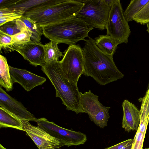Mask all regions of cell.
I'll return each instance as SVG.
<instances>
[{"label": "cell", "instance_id": "obj_1", "mask_svg": "<svg viewBox=\"0 0 149 149\" xmlns=\"http://www.w3.org/2000/svg\"><path fill=\"white\" fill-rule=\"evenodd\" d=\"M83 48L84 61L83 74L93 78L97 83L105 85L123 78L124 74L116 65L112 56L102 52L90 37L85 39Z\"/></svg>", "mask_w": 149, "mask_h": 149}, {"label": "cell", "instance_id": "obj_2", "mask_svg": "<svg viewBox=\"0 0 149 149\" xmlns=\"http://www.w3.org/2000/svg\"><path fill=\"white\" fill-rule=\"evenodd\" d=\"M83 5L82 0H47L24 15L42 27L75 17Z\"/></svg>", "mask_w": 149, "mask_h": 149}, {"label": "cell", "instance_id": "obj_3", "mask_svg": "<svg viewBox=\"0 0 149 149\" xmlns=\"http://www.w3.org/2000/svg\"><path fill=\"white\" fill-rule=\"evenodd\" d=\"M58 61L45 64L41 66V70L54 86L56 97L61 100L66 109L74 111L77 114L84 113L81 108L80 92L77 84L66 77Z\"/></svg>", "mask_w": 149, "mask_h": 149}, {"label": "cell", "instance_id": "obj_4", "mask_svg": "<svg viewBox=\"0 0 149 149\" xmlns=\"http://www.w3.org/2000/svg\"><path fill=\"white\" fill-rule=\"evenodd\" d=\"M43 35L51 41L58 44L75 45L88 37L94 28L76 17L42 27Z\"/></svg>", "mask_w": 149, "mask_h": 149}, {"label": "cell", "instance_id": "obj_5", "mask_svg": "<svg viewBox=\"0 0 149 149\" xmlns=\"http://www.w3.org/2000/svg\"><path fill=\"white\" fill-rule=\"evenodd\" d=\"M83 5L76 17L94 28L106 29L111 6L104 0H82Z\"/></svg>", "mask_w": 149, "mask_h": 149}, {"label": "cell", "instance_id": "obj_6", "mask_svg": "<svg viewBox=\"0 0 149 149\" xmlns=\"http://www.w3.org/2000/svg\"><path fill=\"white\" fill-rule=\"evenodd\" d=\"M63 53V58L58 61L60 67L66 77L77 84L84 70L83 49L79 45H70Z\"/></svg>", "mask_w": 149, "mask_h": 149}, {"label": "cell", "instance_id": "obj_7", "mask_svg": "<svg viewBox=\"0 0 149 149\" xmlns=\"http://www.w3.org/2000/svg\"><path fill=\"white\" fill-rule=\"evenodd\" d=\"M128 22L125 19L120 0L111 6L107 22V34L119 42L127 43L131 34Z\"/></svg>", "mask_w": 149, "mask_h": 149}, {"label": "cell", "instance_id": "obj_8", "mask_svg": "<svg viewBox=\"0 0 149 149\" xmlns=\"http://www.w3.org/2000/svg\"><path fill=\"white\" fill-rule=\"evenodd\" d=\"M81 108L87 113L90 120L101 128L107 125L110 117L109 111L110 107L103 106L98 100L99 97L90 90L84 93L80 92Z\"/></svg>", "mask_w": 149, "mask_h": 149}, {"label": "cell", "instance_id": "obj_9", "mask_svg": "<svg viewBox=\"0 0 149 149\" xmlns=\"http://www.w3.org/2000/svg\"><path fill=\"white\" fill-rule=\"evenodd\" d=\"M36 123L38 126L59 139L63 146L69 147L83 144L87 140L85 134L60 127L45 118L38 119Z\"/></svg>", "mask_w": 149, "mask_h": 149}, {"label": "cell", "instance_id": "obj_10", "mask_svg": "<svg viewBox=\"0 0 149 149\" xmlns=\"http://www.w3.org/2000/svg\"><path fill=\"white\" fill-rule=\"evenodd\" d=\"M0 106L21 121L36 122L38 119L27 110L21 102L8 94L1 86Z\"/></svg>", "mask_w": 149, "mask_h": 149}, {"label": "cell", "instance_id": "obj_11", "mask_svg": "<svg viewBox=\"0 0 149 149\" xmlns=\"http://www.w3.org/2000/svg\"><path fill=\"white\" fill-rule=\"evenodd\" d=\"M21 121L24 131L31 139L38 149L49 147L58 146L60 148L63 146L59 139L52 136L42 129L32 125L29 121Z\"/></svg>", "mask_w": 149, "mask_h": 149}, {"label": "cell", "instance_id": "obj_12", "mask_svg": "<svg viewBox=\"0 0 149 149\" xmlns=\"http://www.w3.org/2000/svg\"><path fill=\"white\" fill-rule=\"evenodd\" d=\"M10 71L13 84H19L27 91L42 85L46 81L45 77L38 75L26 70L9 65Z\"/></svg>", "mask_w": 149, "mask_h": 149}, {"label": "cell", "instance_id": "obj_13", "mask_svg": "<svg viewBox=\"0 0 149 149\" xmlns=\"http://www.w3.org/2000/svg\"><path fill=\"white\" fill-rule=\"evenodd\" d=\"M15 51L21 54L30 64L35 67L45 64L44 45L41 42L31 40Z\"/></svg>", "mask_w": 149, "mask_h": 149}, {"label": "cell", "instance_id": "obj_14", "mask_svg": "<svg viewBox=\"0 0 149 149\" xmlns=\"http://www.w3.org/2000/svg\"><path fill=\"white\" fill-rule=\"evenodd\" d=\"M123 117L122 126L128 132L137 130L141 120V113L137 107L127 100L122 104Z\"/></svg>", "mask_w": 149, "mask_h": 149}, {"label": "cell", "instance_id": "obj_15", "mask_svg": "<svg viewBox=\"0 0 149 149\" xmlns=\"http://www.w3.org/2000/svg\"><path fill=\"white\" fill-rule=\"evenodd\" d=\"M41 0H0V8H7L15 11L25 12L30 9L46 2Z\"/></svg>", "mask_w": 149, "mask_h": 149}, {"label": "cell", "instance_id": "obj_16", "mask_svg": "<svg viewBox=\"0 0 149 149\" xmlns=\"http://www.w3.org/2000/svg\"><path fill=\"white\" fill-rule=\"evenodd\" d=\"M94 42L97 47L102 52L113 56L118 45L121 44L110 36L100 35L95 38Z\"/></svg>", "mask_w": 149, "mask_h": 149}, {"label": "cell", "instance_id": "obj_17", "mask_svg": "<svg viewBox=\"0 0 149 149\" xmlns=\"http://www.w3.org/2000/svg\"><path fill=\"white\" fill-rule=\"evenodd\" d=\"M19 19L23 27L29 33L31 40L40 42L41 36L43 35L42 27L31 19L24 15Z\"/></svg>", "mask_w": 149, "mask_h": 149}, {"label": "cell", "instance_id": "obj_18", "mask_svg": "<svg viewBox=\"0 0 149 149\" xmlns=\"http://www.w3.org/2000/svg\"><path fill=\"white\" fill-rule=\"evenodd\" d=\"M8 127L24 131L22 121L0 107V128Z\"/></svg>", "mask_w": 149, "mask_h": 149}, {"label": "cell", "instance_id": "obj_19", "mask_svg": "<svg viewBox=\"0 0 149 149\" xmlns=\"http://www.w3.org/2000/svg\"><path fill=\"white\" fill-rule=\"evenodd\" d=\"M0 85L5 88L6 91L13 89V84L10 71L9 65L6 57L0 55Z\"/></svg>", "mask_w": 149, "mask_h": 149}, {"label": "cell", "instance_id": "obj_20", "mask_svg": "<svg viewBox=\"0 0 149 149\" xmlns=\"http://www.w3.org/2000/svg\"><path fill=\"white\" fill-rule=\"evenodd\" d=\"M149 122V116L141 115L139 125L133 139L131 149H143V143Z\"/></svg>", "mask_w": 149, "mask_h": 149}, {"label": "cell", "instance_id": "obj_21", "mask_svg": "<svg viewBox=\"0 0 149 149\" xmlns=\"http://www.w3.org/2000/svg\"><path fill=\"white\" fill-rule=\"evenodd\" d=\"M58 44L50 41L44 45L45 64L59 61V59L63 55L58 47Z\"/></svg>", "mask_w": 149, "mask_h": 149}, {"label": "cell", "instance_id": "obj_22", "mask_svg": "<svg viewBox=\"0 0 149 149\" xmlns=\"http://www.w3.org/2000/svg\"><path fill=\"white\" fill-rule=\"evenodd\" d=\"M149 1V0H132L123 13L124 16L128 22L133 20L134 16Z\"/></svg>", "mask_w": 149, "mask_h": 149}, {"label": "cell", "instance_id": "obj_23", "mask_svg": "<svg viewBox=\"0 0 149 149\" xmlns=\"http://www.w3.org/2000/svg\"><path fill=\"white\" fill-rule=\"evenodd\" d=\"M25 29L12 36L13 51L18 47L22 46L31 40V36L28 31Z\"/></svg>", "mask_w": 149, "mask_h": 149}, {"label": "cell", "instance_id": "obj_24", "mask_svg": "<svg viewBox=\"0 0 149 149\" xmlns=\"http://www.w3.org/2000/svg\"><path fill=\"white\" fill-rule=\"evenodd\" d=\"M25 13L24 12L14 11L7 8H0V26L20 18Z\"/></svg>", "mask_w": 149, "mask_h": 149}, {"label": "cell", "instance_id": "obj_25", "mask_svg": "<svg viewBox=\"0 0 149 149\" xmlns=\"http://www.w3.org/2000/svg\"><path fill=\"white\" fill-rule=\"evenodd\" d=\"M0 31L11 36L21 31L16 19L8 22L0 26Z\"/></svg>", "mask_w": 149, "mask_h": 149}, {"label": "cell", "instance_id": "obj_26", "mask_svg": "<svg viewBox=\"0 0 149 149\" xmlns=\"http://www.w3.org/2000/svg\"><path fill=\"white\" fill-rule=\"evenodd\" d=\"M133 20L142 25L149 23V1L134 16Z\"/></svg>", "mask_w": 149, "mask_h": 149}, {"label": "cell", "instance_id": "obj_27", "mask_svg": "<svg viewBox=\"0 0 149 149\" xmlns=\"http://www.w3.org/2000/svg\"><path fill=\"white\" fill-rule=\"evenodd\" d=\"M12 36L0 31V49L13 51Z\"/></svg>", "mask_w": 149, "mask_h": 149}, {"label": "cell", "instance_id": "obj_28", "mask_svg": "<svg viewBox=\"0 0 149 149\" xmlns=\"http://www.w3.org/2000/svg\"><path fill=\"white\" fill-rule=\"evenodd\" d=\"M140 101L141 102L140 110L141 115L146 117L149 116V88L147 89L145 95Z\"/></svg>", "mask_w": 149, "mask_h": 149}, {"label": "cell", "instance_id": "obj_29", "mask_svg": "<svg viewBox=\"0 0 149 149\" xmlns=\"http://www.w3.org/2000/svg\"><path fill=\"white\" fill-rule=\"evenodd\" d=\"M133 141V139H128L114 146L106 148L104 149H121Z\"/></svg>", "mask_w": 149, "mask_h": 149}, {"label": "cell", "instance_id": "obj_30", "mask_svg": "<svg viewBox=\"0 0 149 149\" xmlns=\"http://www.w3.org/2000/svg\"><path fill=\"white\" fill-rule=\"evenodd\" d=\"M106 4L108 6H111L114 4L117 1V0H104Z\"/></svg>", "mask_w": 149, "mask_h": 149}, {"label": "cell", "instance_id": "obj_31", "mask_svg": "<svg viewBox=\"0 0 149 149\" xmlns=\"http://www.w3.org/2000/svg\"><path fill=\"white\" fill-rule=\"evenodd\" d=\"M133 142V141L132 142L127 145L121 148V149H131Z\"/></svg>", "mask_w": 149, "mask_h": 149}, {"label": "cell", "instance_id": "obj_32", "mask_svg": "<svg viewBox=\"0 0 149 149\" xmlns=\"http://www.w3.org/2000/svg\"><path fill=\"white\" fill-rule=\"evenodd\" d=\"M60 148L58 146L49 147L42 149H54Z\"/></svg>", "mask_w": 149, "mask_h": 149}, {"label": "cell", "instance_id": "obj_33", "mask_svg": "<svg viewBox=\"0 0 149 149\" xmlns=\"http://www.w3.org/2000/svg\"><path fill=\"white\" fill-rule=\"evenodd\" d=\"M147 26V31L149 34V23L146 24Z\"/></svg>", "mask_w": 149, "mask_h": 149}, {"label": "cell", "instance_id": "obj_34", "mask_svg": "<svg viewBox=\"0 0 149 149\" xmlns=\"http://www.w3.org/2000/svg\"><path fill=\"white\" fill-rule=\"evenodd\" d=\"M149 88V82L148 85V89Z\"/></svg>", "mask_w": 149, "mask_h": 149}, {"label": "cell", "instance_id": "obj_35", "mask_svg": "<svg viewBox=\"0 0 149 149\" xmlns=\"http://www.w3.org/2000/svg\"><path fill=\"white\" fill-rule=\"evenodd\" d=\"M144 149H149V148H144Z\"/></svg>", "mask_w": 149, "mask_h": 149}]
</instances>
